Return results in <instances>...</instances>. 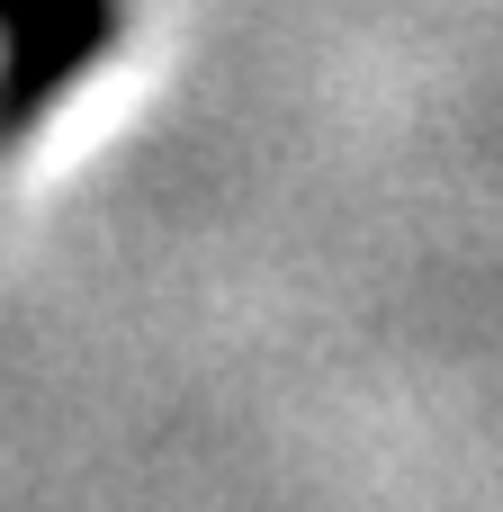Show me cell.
Listing matches in <instances>:
<instances>
[{"label":"cell","instance_id":"2","mask_svg":"<svg viewBox=\"0 0 503 512\" xmlns=\"http://www.w3.org/2000/svg\"><path fill=\"white\" fill-rule=\"evenodd\" d=\"M0 9H9V0H0Z\"/></svg>","mask_w":503,"mask_h":512},{"label":"cell","instance_id":"1","mask_svg":"<svg viewBox=\"0 0 503 512\" xmlns=\"http://www.w3.org/2000/svg\"><path fill=\"white\" fill-rule=\"evenodd\" d=\"M117 36V0H9L0 9V135H18Z\"/></svg>","mask_w":503,"mask_h":512}]
</instances>
